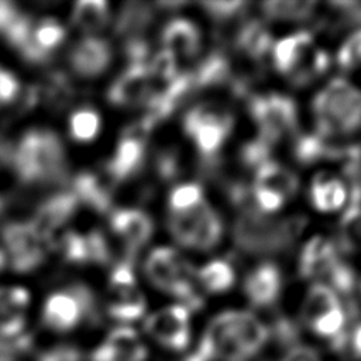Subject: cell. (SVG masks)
Segmentation results:
<instances>
[{
  "label": "cell",
  "instance_id": "17",
  "mask_svg": "<svg viewBox=\"0 0 361 361\" xmlns=\"http://www.w3.org/2000/svg\"><path fill=\"white\" fill-rule=\"evenodd\" d=\"M134 276L109 279V300L104 309L117 326H131V323L147 316V299Z\"/></svg>",
  "mask_w": 361,
  "mask_h": 361
},
{
  "label": "cell",
  "instance_id": "20",
  "mask_svg": "<svg viewBox=\"0 0 361 361\" xmlns=\"http://www.w3.org/2000/svg\"><path fill=\"white\" fill-rule=\"evenodd\" d=\"M161 44L162 51L180 66V63L189 62L200 54L202 32L192 20L176 17L164 25Z\"/></svg>",
  "mask_w": 361,
  "mask_h": 361
},
{
  "label": "cell",
  "instance_id": "32",
  "mask_svg": "<svg viewBox=\"0 0 361 361\" xmlns=\"http://www.w3.org/2000/svg\"><path fill=\"white\" fill-rule=\"evenodd\" d=\"M71 21L83 32H97L110 21V11L106 1L82 0L75 3Z\"/></svg>",
  "mask_w": 361,
  "mask_h": 361
},
{
  "label": "cell",
  "instance_id": "19",
  "mask_svg": "<svg viewBox=\"0 0 361 361\" xmlns=\"http://www.w3.org/2000/svg\"><path fill=\"white\" fill-rule=\"evenodd\" d=\"M157 85L147 65H128L110 85L106 96L118 107H145L152 99Z\"/></svg>",
  "mask_w": 361,
  "mask_h": 361
},
{
  "label": "cell",
  "instance_id": "45",
  "mask_svg": "<svg viewBox=\"0 0 361 361\" xmlns=\"http://www.w3.org/2000/svg\"><path fill=\"white\" fill-rule=\"evenodd\" d=\"M20 96V83L17 78L0 68V104H8Z\"/></svg>",
  "mask_w": 361,
  "mask_h": 361
},
{
  "label": "cell",
  "instance_id": "46",
  "mask_svg": "<svg viewBox=\"0 0 361 361\" xmlns=\"http://www.w3.org/2000/svg\"><path fill=\"white\" fill-rule=\"evenodd\" d=\"M155 169L161 179H173L179 173V159L171 151H164L157 157Z\"/></svg>",
  "mask_w": 361,
  "mask_h": 361
},
{
  "label": "cell",
  "instance_id": "39",
  "mask_svg": "<svg viewBox=\"0 0 361 361\" xmlns=\"http://www.w3.org/2000/svg\"><path fill=\"white\" fill-rule=\"evenodd\" d=\"M337 65L343 72L361 71V30L353 32L337 51Z\"/></svg>",
  "mask_w": 361,
  "mask_h": 361
},
{
  "label": "cell",
  "instance_id": "2",
  "mask_svg": "<svg viewBox=\"0 0 361 361\" xmlns=\"http://www.w3.org/2000/svg\"><path fill=\"white\" fill-rule=\"evenodd\" d=\"M8 166L24 185H62L69 168L61 138L48 128H31L13 145Z\"/></svg>",
  "mask_w": 361,
  "mask_h": 361
},
{
  "label": "cell",
  "instance_id": "26",
  "mask_svg": "<svg viewBox=\"0 0 361 361\" xmlns=\"http://www.w3.org/2000/svg\"><path fill=\"white\" fill-rule=\"evenodd\" d=\"M113 58L110 44L97 37L80 39L69 52L71 68L83 78H94L103 73Z\"/></svg>",
  "mask_w": 361,
  "mask_h": 361
},
{
  "label": "cell",
  "instance_id": "6",
  "mask_svg": "<svg viewBox=\"0 0 361 361\" xmlns=\"http://www.w3.org/2000/svg\"><path fill=\"white\" fill-rule=\"evenodd\" d=\"M275 69L295 86H306L326 73L330 58L309 31L293 32L275 42L271 51Z\"/></svg>",
  "mask_w": 361,
  "mask_h": 361
},
{
  "label": "cell",
  "instance_id": "12",
  "mask_svg": "<svg viewBox=\"0 0 361 361\" xmlns=\"http://www.w3.org/2000/svg\"><path fill=\"white\" fill-rule=\"evenodd\" d=\"M298 189V176L286 166L269 159L254 169V182L250 186L252 207L262 214L276 213L296 195Z\"/></svg>",
  "mask_w": 361,
  "mask_h": 361
},
{
  "label": "cell",
  "instance_id": "5",
  "mask_svg": "<svg viewBox=\"0 0 361 361\" xmlns=\"http://www.w3.org/2000/svg\"><path fill=\"white\" fill-rule=\"evenodd\" d=\"M145 275L161 292L176 298L190 312L200 309L203 300L197 289L196 269L178 250L158 247L145 259Z\"/></svg>",
  "mask_w": 361,
  "mask_h": 361
},
{
  "label": "cell",
  "instance_id": "36",
  "mask_svg": "<svg viewBox=\"0 0 361 361\" xmlns=\"http://www.w3.org/2000/svg\"><path fill=\"white\" fill-rule=\"evenodd\" d=\"M100 131V116L92 107H79L69 117V134L75 141L87 142Z\"/></svg>",
  "mask_w": 361,
  "mask_h": 361
},
{
  "label": "cell",
  "instance_id": "22",
  "mask_svg": "<svg viewBox=\"0 0 361 361\" xmlns=\"http://www.w3.org/2000/svg\"><path fill=\"white\" fill-rule=\"evenodd\" d=\"M78 204L79 202L71 190L58 192L41 202L31 220L38 237L44 243H49L54 233L73 216Z\"/></svg>",
  "mask_w": 361,
  "mask_h": 361
},
{
  "label": "cell",
  "instance_id": "34",
  "mask_svg": "<svg viewBox=\"0 0 361 361\" xmlns=\"http://www.w3.org/2000/svg\"><path fill=\"white\" fill-rule=\"evenodd\" d=\"M314 1H264L261 10L264 16L274 21H305L314 13Z\"/></svg>",
  "mask_w": 361,
  "mask_h": 361
},
{
  "label": "cell",
  "instance_id": "8",
  "mask_svg": "<svg viewBox=\"0 0 361 361\" xmlns=\"http://www.w3.org/2000/svg\"><path fill=\"white\" fill-rule=\"evenodd\" d=\"M182 127L199 155L209 166H213L233 131L234 117L221 104L202 102L186 111Z\"/></svg>",
  "mask_w": 361,
  "mask_h": 361
},
{
  "label": "cell",
  "instance_id": "9",
  "mask_svg": "<svg viewBox=\"0 0 361 361\" xmlns=\"http://www.w3.org/2000/svg\"><path fill=\"white\" fill-rule=\"evenodd\" d=\"M97 302L93 290L75 282L62 290L52 292L41 309L42 326L56 334H68L76 330L83 322L94 319Z\"/></svg>",
  "mask_w": 361,
  "mask_h": 361
},
{
  "label": "cell",
  "instance_id": "38",
  "mask_svg": "<svg viewBox=\"0 0 361 361\" xmlns=\"http://www.w3.org/2000/svg\"><path fill=\"white\" fill-rule=\"evenodd\" d=\"M56 248L62 254V258L66 262L82 265L89 264L86 238L83 234L75 231H66L56 243Z\"/></svg>",
  "mask_w": 361,
  "mask_h": 361
},
{
  "label": "cell",
  "instance_id": "52",
  "mask_svg": "<svg viewBox=\"0 0 361 361\" xmlns=\"http://www.w3.org/2000/svg\"><path fill=\"white\" fill-rule=\"evenodd\" d=\"M360 290H361V285H360Z\"/></svg>",
  "mask_w": 361,
  "mask_h": 361
},
{
  "label": "cell",
  "instance_id": "11",
  "mask_svg": "<svg viewBox=\"0 0 361 361\" xmlns=\"http://www.w3.org/2000/svg\"><path fill=\"white\" fill-rule=\"evenodd\" d=\"M247 107L258 137L272 147L298 133V107L292 97L275 92L255 94L248 99Z\"/></svg>",
  "mask_w": 361,
  "mask_h": 361
},
{
  "label": "cell",
  "instance_id": "21",
  "mask_svg": "<svg viewBox=\"0 0 361 361\" xmlns=\"http://www.w3.org/2000/svg\"><path fill=\"white\" fill-rule=\"evenodd\" d=\"M243 292L252 307H271L278 302L282 292V274L279 268L269 261L258 264L247 274Z\"/></svg>",
  "mask_w": 361,
  "mask_h": 361
},
{
  "label": "cell",
  "instance_id": "15",
  "mask_svg": "<svg viewBox=\"0 0 361 361\" xmlns=\"http://www.w3.org/2000/svg\"><path fill=\"white\" fill-rule=\"evenodd\" d=\"M149 130L151 127L140 120L121 133L114 154L104 165L110 182L118 183L128 180L142 169Z\"/></svg>",
  "mask_w": 361,
  "mask_h": 361
},
{
  "label": "cell",
  "instance_id": "25",
  "mask_svg": "<svg viewBox=\"0 0 361 361\" xmlns=\"http://www.w3.org/2000/svg\"><path fill=\"white\" fill-rule=\"evenodd\" d=\"M66 38L65 27L55 18L34 23L30 41L18 51L21 58L31 65H45L52 59V52Z\"/></svg>",
  "mask_w": 361,
  "mask_h": 361
},
{
  "label": "cell",
  "instance_id": "3",
  "mask_svg": "<svg viewBox=\"0 0 361 361\" xmlns=\"http://www.w3.org/2000/svg\"><path fill=\"white\" fill-rule=\"evenodd\" d=\"M306 224L302 216L274 217L257 210L240 212L233 224V240L238 250L257 257H271L289 250Z\"/></svg>",
  "mask_w": 361,
  "mask_h": 361
},
{
  "label": "cell",
  "instance_id": "47",
  "mask_svg": "<svg viewBox=\"0 0 361 361\" xmlns=\"http://www.w3.org/2000/svg\"><path fill=\"white\" fill-rule=\"evenodd\" d=\"M18 10L11 1H0V32L3 34L11 21L18 16Z\"/></svg>",
  "mask_w": 361,
  "mask_h": 361
},
{
  "label": "cell",
  "instance_id": "1",
  "mask_svg": "<svg viewBox=\"0 0 361 361\" xmlns=\"http://www.w3.org/2000/svg\"><path fill=\"white\" fill-rule=\"evenodd\" d=\"M268 326L250 310H224L206 326L199 343L213 361H251L267 347Z\"/></svg>",
  "mask_w": 361,
  "mask_h": 361
},
{
  "label": "cell",
  "instance_id": "18",
  "mask_svg": "<svg viewBox=\"0 0 361 361\" xmlns=\"http://www.w3.org/2000/svg\"><path fill=\"white\" fill-rule=\"evenodd\" d=\"M149 348L131 326H114L89 353V361H147Z\"/></svg>",
  "mask_w": 361,
  "mask_h": 361
},
{
  "label": "cell",
  "instance_id": "31",
  "mask_svg": "<svg viewBox=\"0 0 361 361\" xmlns=\"http://www.w3.org/2000/svg\"><path fill=\"white\" fill-rule=\"evenodd\" d=\"M196 282L206 293H226L235 283V269L227 259H212L196 269Z\"/></svg>",
  "mask_w": 361,
  "mask_h": 361
},
{
  "label": "cell",
  "instance_id": "16",
  "mask_svg": "<svg viewBox=\"0 0 361 361\" xmlns=\"http://www.w3.org/2000/svg\"><path fill=\"white\" fill-rule=\"evenodd\" d=\"M1 240L14 272H30L45 258L44 241L35 233L31 221H13L3 227Z\"/></svg>",
  "mask_w": 361,
  "mask_h": 361
},
{
  "label": "cell",
  "instance_id": "4",
  "mask_svg": "<svg viewBox=\"0 0 361 361\" xmlns=\"http://www.w3.org/2000/svg\"><path fill=\"white\" fill-rule=\"evenodd\" d=\"M316 131L344 138L361 128V90L343 78H333L314 96Z\"/></svg>",
  "mask_w": 361,
  "mask_h": 361
},
{
  "label": "cell",
  "instance_id": "41",
  "mask_svg": "<svg viewBox=\"0 0 361 361\" xmlns=\"http://www.w3.org/2000/svg\"><path fill=\"white\" fill-rule=\"evenodd\" d=\"M86 248H87V259L89 264L107 265L111 261V250L110 244L100 230H92L85 234Z\"/></svg>",
  "mask_w": 361,
  "mask_h": 361
},
{
  "label": "cell",
  "instance_id": "48",
  "mask_svg": "<svg viewBox=\"0 0 361 361\" xmlns=\"http://www.w3.org/2000/svg\"><path fill=\"white\" fill-rule=\"evenodd\" d=\"M182 361H213L204 347L197 341L195 345H190L182 358Z\"/></svg>",
  "mask_w": 361,
  "mask_h": 361
},
{
  "label": "cell",
  "instance_id": "40",
  "mask_svg": "<svg viewBox=\"0 0 361 361\" xmlns=\"http://www.w3.org/2000/svg\"><path fill=\"white\" fill-rule=\"evenodd\" d=\"M34 27V20L28 14L18 13V16L11 21V24L3 32V37L10 47L20 51L30 41L31 31Z\"/></svg>",
  "mask_w": 361,
  "mask_h": 361
},
{
  "label": "cell",
  "instance_id": "43",
  "mask_svg": "<svg viewBox=\"0 0 361 361\" xmlns=\"http://www.w3.org/2000/svg\"><path fill=\"white\" fill-rule=\"evenodd\" d=\"M35 361H83V354L73 344L59 343L41 350Z\"/></svg>",
  "mask_w": 361,
  "mask_h": 361
},
{
  "label": "cell",
  "instance_id": "14",
  "mask_svg": "<svg viewBox=\"0 0 361 361\" xmlns=\"http://www.w3.org/2000/svg\"><path fill=\"white\" fill-rule=\"evenodd\" d=\"M142 331L162 350L185 353L192 345V312L180 303L161 307L144 317Z\"/></svg>",
  "mask_w": 361,
  "mask_h": 361
},
{
  "label": "cell",
  "instance_id": "50",
  "mask_svg": "<svg viewBox=\"0 0 361 361\" xmlns=\"http://www.w3.org/2000/svg\"><path fill=\"white\" fill-rule=\"evenodd\" d=\"M0 361H20V360L16 355H11V354L0 351Z\"/></svg>",
  "mask_w": 361,
  "mask_h": 361
},
{
  "label": "cell",
  "instance_id": "35",
  "mask_svg": "<svg viewBox=\"0 0 361 361\" xmlns=\"http://www.w3.org/2000/svg\"><path fill=\"white\" fill-rule=\"evenodd\" d=\"M207 203L203 189L197 183H182L172 189L168 199V214L189 213Z\"/></svg>",
  "mask_w": 361,
  "mask_h": 361
},
{
  "label": "cell",
  "instance_id": "29",
  "mask_svg": "<svg viewBox=\"0 0 361 361\" xmlns=\"http://www.w3.org/2000/svg\"><path fill=\"white\" fill-rule=\"evenodd\" d=\"M234 45L247 58L261 61L271 54L274 42L265 24L258 20H250L238 28Z\"/></svg>",
  "mask_w": 361,
  "mask_h": 361
},
{
  "label": "cell",
  "instance_id": "24",
  "mask_svg": "<svg viewBox=\"0 0 361 361\" xmlns=\"http://www.w3.org/2000/svg\"><path fill=\"white\" fill-rule=\"evenodd\" d=\"M30 293L21 286H0V343L25 334Z\"/></svg>",
  "mask_w": 361,
  "mask_h": 361
},
{
  "label": "cell",
  "instance_id": "30",
  "mask_svg": "<svg viewBox=\"0 0 361 361\" xmlns=\"http://www.w3.org/2000/svg\"><path fill=\"white\" fill-rule=\"evenodd\" d=\"M155 11L151 4L144 1H128L120 8L116 21L114 32L126 39L141 38L140 35L152 23Z\"/></svg>",
  "mask_w": 361,
  "mask_h": 361
},
{
  "label": "cell",
  "instance_id": "44",
  "mask_svg": "<svg viewBox=\"0 0 361 361\" xmlns=\"http://www.w3.org/2000/svg\"><path fill=\"white\" fill-rule=\"evenodd\" d=\"M278 361H323V360L314 347L309 344L296 343L288 347Z\"/></svg>",
  "mask_w": 361,
  "mask_h": 361
},
{
  "label": "cell",
  "instance_id": "49",
  "mask_svg": "<svg viewBox=\"0 0 361 361\" xmlns=\"http://www.w3.org/2000/svg\"><path fill=\"white\" fill-rule=\"evenodd\" d=\"M8 265V258H7V254L3 248H0V272L4 271Z\"/></svg>",
  "mask_w": 361,
  "mask_h": 361
},
{
  "label": "cell",
  "instance_id": "42",
  "mask_svg": "<svg viewBox=\"0 0 361 361\" xmlns=\"http://www.w3.org/2000/svg\"><path fill=\"white\" fill-rule=\"evenodd\" d=\"M200 7H203L212 20L226 23L241 16L248 4L245 1H202Z\"/></svg>",
  "mask_w": 361,
  "mask_h": 361
},
{
  "label": "cell",
  "instance_id": "28",
  "mask_svg": "<svg viewBox=\"0 0 361 361\" xmlns=\"http://www.w3.org/2000/svg\"><path fill=\"white\" fill-rule=\"evenodd\" d=\"M312 204L320 212H336L348 199L347 185L329 172L317 173L310 185Z\"/></svg>",
  "mask_w": 361,
  "mask_h": 361
},
{
  "label": "cell",
  "instance_id": "10",
  "mask_svg": "<svg viewBox=\"0 0 361 361\" xmlns=\"http://www.w3.org/2000/svg\"><path fill=\"white\" fill-rule=\"evenodd\" d=\"M300 316L312 334L340 347L348 330V313L331 288L313 283L305 295Z\"/></svg>",
  "mask_w": 361,
  "mask_h": 361
},
{
  "label": "cell",
  "instance_id": "23",
  "mask_svg": "<svg viewBox=\"0 0 361 361\" xmlns=\"http://www.w3.org/2000/svg\"><path fill=\"white\" fill-rule=\"evenodd\" d=\"M110 227L113 233L123 240L127 255L135 257V252L144 247L152 237V219L138 209H117L110 212Z\"/></svg>",
  "mask_w": 361,
  "mask_h": 361
},
{
  "label": "cell",
  "instance_id": "7",
  "mask_svg": "<svg viewBox=\"0 0 361 361\" xmlns=\"http://www.w3.org/2000/svg\"><path fill=\"white\" fill-rule=\"evenodd\" d=\"M299 275L331 288L338 296H350L357 285L355 272L338 254V248L326 237L314 235L302 248Z\"/></svg>",
  "mask_w": 361,
  "mask_h": 361
},
{
  "label": "cell",
  "instance_id": "13",
  "mask_svg": "<svg viewBox=\"0 0 361 361\" xmlns=\"http://www.w3.org/2000/svg\"><path fill=\"white\" fill-rule=\"evenodd\" d=\"M168 230L179 245L207 251L221 241L223 221L207 202L189 213L169 214Z\"/></svg>",
  "mask_w": 361,
  "mask_h": 361
},
{
  "label": "cell",
  "instance_id": "51",
  "mask_svg": "<svg viewBox=\"0 0 361 361\" xmlns=\"http://www.w3.org/2000/svg\"><path fill=\"white\" fill-rule=\"evenodd\" d=\"M4 207H6V200L0 196V217H1L3 212H4Z\"/></svg>",
  "mask_w": 361,
  "mask_h": 361
},
{
  "label": "cell",
  "instance_id": "37",
  "mask_svg": "<svg viewBox=\"0 0 361 361\" xmlns=\"http://www.w3.org/2000/svg\"><path fill=\"white\" fill-rule=\"evenodd\" d=\"M340 241L347 250L361 251V202L350 200L340 223Z\"/></svg>",
  "mask_w": 361,
  "mask_h": 361
},
{
  "label": "cell",
  "instance_id": "33",
  "mask_svg": "<svg viewBox=\"0 0 361 361\" xmlns=\"http://www.w3.org/2000/svg\"><path fill=\"white\" fill-rule=\"evenodd\" d=\"M39 89V100L42 99L48 107L52 110L65 109L75 96V87L71 79L62 71L49 72L41 85Z\"/></svg>",
  "mask_w": 361,
  "mask_h": 361
},
{
  "label": "cell",
  "instance_id": "27",
  "mask_svg": "<svg viewBox=\"0 0 361 361\" xmlns=\"http://www.w3.org/2000/svg\"><path fill=\"white\" fill-rule=\"evenodd\" d=\"M71 192L75 195L79 203L89 206L92 210L100 214H107L111 212L113 195L110 186L92 171L79 172L72 179Z\"/></svg>",
  "mask_w": 361,
  "mask_h": 361
}]
</instances>
